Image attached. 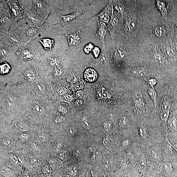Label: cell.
<instances>
[{
  "label": "cell",
  "instance_id": "1f68e13d",
  "mask_svg": "<svg viewBox=\"0 0 177 177\" xmlns=\"http://www.w3.org/2000/svg\"><path fill=\"white\" fill-rule=\"evenodd\" d=\"M92 52L93 55L95 58H97L100 53V49L97 47H94L92 50Z\"/></svg>",
  "mask_w": 177,
  "mask_h": 177
},
{
  "label": "cell",
  "instance_id": "cb8c5ba5",
  "mask_svg": "<svg viewBox=\"0 0 177 177\" xmlns=\"http://www.w3.org/2000/svg\"><path fill=\"white\" fill-rule=\"evenodd\" d=\"M17 127L19 130L22 131H27L29 129L28 126L24 123H19L17 125Z\"/></svg>",
  "mask_w": 177,
  "mask_h": 177
},
{
  "label": "cell",
  "instance_id": "d6986e66",
  "mask_svg": "<svg viewBox=\"0 0 177 177\" xmlns=\"http://www.w3.org/2000/svg\"><path fill=\"white\" fill-rule=\"evenodd\" d=\"M35 111L38 114H44L45 112V109L44 107L39 105H35L33 107Z\"/></svg>",
  "mask_w": 177,
  "mask_h": 177
},
{
  "label": "cell",
  "instance_id": "681fc988",
  "mask_svg": "<svg viewBox=\"0 0 177 177\" xmlns=\"http://www.w3.org/2000/svg\"><path fill=\"white\" fill-rule=\"evenodd\" d=\"M103 143L105 145H106L108 144L109 143V140L108 138L107 137H105L103 139Z\"/></svg>",
  "mask_w": 177,
  "mask_h": 177
},
{
  "label": "cell",
  "instance_id": "f6af8a7d",
  "mask_svg": "<svg viewBox=\"0 0 177 177\" xmlns=\"http://www.w3.org/2000/svg\"><path fill=\"white\" fill-rule=\"evenodd\" d=\"M116 8L119 12H120L122 14H123L124 9L123 6L121 5H118L116 6Z\"/></svg>",
  "mask_w": 177,
  "mask_h": 177
},
{
  "label": "cell",
  "instance_id": "7bdbcfd3",
  "mask_svg": "<svg viewBox=\"0 0 177 177\" xmlns=\"http://www.w3.org/2000/svg\"><path fill=\"white\" fill-rule=\"evenodd\" d=\"M62 147V144L61 142L57 143L55 146V150L57 152H59Z\"/></svg>",
  "mask_w": 177,
  "mask_h": 177
},
{
  "label": "cell",
  "instance_id": "60d3db41",
  "mask_svg": "<svg viewBox=\"0 0 177 177\" xmlns=\"http://www.w3.org/2000/svg\"><path fill=\"white\" fill-rule=\"evenodd\" d=\"M118 19L116 16H113L110 21V23L112 26H114L118 22Z\"/></svg>",
  "mask_w": 177,
  "mask_h": 177
},
{
  "label": "cell",
  "instance_id": "52a82bcc",
  "mask_svg": "<svg viewBox=\"0 0 177 177\" xmlns=\"http://www.w3.org/2000/svg\"><path fill=\"white\" fill-rule=\"evenodd\" d=\"M83 14V12L82 11L79 10L69 14V15L65 16H61L57 15L56 14H55L62 18V23L63 24L67 25L71 22L74 19L82 15Z\"/></svg>",
  "mask_w": 177,
  "mask_h": 177
},
{
  "label": "cell",
  "instance_id": "4fadbf2b",
  "mask_svg": "<svg viewBox=\"0 0 177 177\" xmlns=\"http://www.w3.org/2000/svg\"><path fill=\"white\" fill-rule=\"evenodd\" d=\"M165 33V30L162 26H158L154 30V33L157 37H162Z\"/></svg>",
  "mask_w": 177,
  "mask_h": 177
},
{
  "label": "cell",
  "instance_id": "d4e9b609",
  "mask_svg": "<svg viewBox=\"0 0 177 177\" xmlns=\"http://www.w3.org/2000/svg\"><path fill=\"white\" fill-rule=\"evenodd\" d=\"M100 18L105 22H108L110 20L109 16L106 13L102 12L99 15Z\"/></svg>",
  "mask_w": 177,
  "mask_h": 177
},
{
  "label": "cell",
  "instance_id": "ffe728a7",
  "mask_svg": "<svg viewBox=\"0 0 177 177\" xmlns=\"http://www.w3.org/2000/svg\"><path fill=\"white\" fill-rule=\"evenodd\" d=\"M139 133L142 138H145L147 133V128L144 124H141L139 127Z\"/></svg>",
  "mask_w": 177,
  "mask_h": 177
},
{
  "label": "cell",
  "instance_id": "7a4b0ae2",
  "mask_svg": "<svg viewBox=\"0 0 177 177\" xmlns=\"http://www.w3.org/2000/svg\"><path fill=\"white\" fill-rule=\"evenodd\" d=\"M16 53L22 59H33L39 55V51L32 46L20 47L17 50Z\"/></svg>",
  "mask_w": 177,
  "mask_h": 177
},
{
  "label": "cell",
  "instance_id": "3957f363",
  "mask_svg": "<svg viewBox=\"0 0 177 177\" xmlns=\"http://www.w3.org/2000/svg\"><path fill=\"white\" fill-rule=\"evenodd\" d=\"M64 35L67 39L69 46H77L82 42V39L79 31L75 30L70 34H67L65 33Z\"/></svg>",
  "mask_w": 177,
  "mask_h": 177
},
{
  "label": "cell",
  "instance_id": "484cf974",
  "mask_svg": "<svg viewBox=\"0 0 177 177\" xmlns=\"http://www.w3.org/2000/svg\"><path fill=\"white\" fill-rule=\"evenodd\" d=\"M1 67L2 74L8 73L10 69V67L8 64L6 63L2 64Z\"/></svg>",
  "mask_w": 177,
  "mask_h": 177
},
{
  "label": "cell",
  "instance_id": "7402d4cb",
  "mask_svg": "<svg viewBox=\"0 0 177 177\" xmlns=\"http://www.w3.org/2000/svg\"><path fill=\"white\" fill-rule=\"evenodd\" d=\"M128 119L126 117H123L121 118L119 122V125L121 127H125L128 125Z\"/></svg>",
  "mask_w": 177,
  "mask_h": 177
},
{
  "label": "cell",
  "instance_id": "e0dca14e",
  "mask_svg": "<svg viewBox=\"0 0 177 177\" xmlns=\"http://www.w3.org/2000/svg\"><path fill=\"white\" fill-rule=\"evenodd\" d=\"M1 170V174L5 176H9L12 173V170L5 166H2Z\"/></svg>",
  "mask_w": 177,
  "mask_h": 177
},
{
  "label": "cell",
  "instance_id": "603a6c76",
  "mask_svg": "<svg viewBox=\"0 0 177 177\" xmlns=\"http://www.w3.org/2000/svg\"><path fill=\"white\" fill-rule=\"evenodd\" d=\"M145 80L146 81L148 85L152 88H154L155 86L157 84V81L154 78H148Z\"/></svg>",
  "mask_w": 177,
  "mask_h": 177
},
{
  "label": "cell",
  "instance_id": "bcb514c9",
  "mask_svg": "<svg viewBox=\"0 0 177 177\" xmlns=\"http://www.w3.org/2000/svg\"><path fill=\"white\" fill-rule=\"evenodd\" d=\"M59 111L63 114H66L67 111L64 107L63 106H60L59 108Z\"/></svg>",
  "mask_w": 177,
  "mask_h": 177
},
{
  "label": "cell",
  "instance_id": "9c48e42d",
  "mask_svg": "<svg viewBox=\"0 0 177 177\" xmlns=\"http://www.w3.org/2000/svg\"><path fill=\"white\" fill-rule=\"evenodd\" d=\"M39 30L40 29L37 27L29 28L24 32L25 37L30 40L35 39L39 34Z\"/></svg>",
  "mask_w": 177,
  "mask_h": 177
},
{
  "label": "cell",
  "instance_id": "74e56055",
  "mask_svg": "<svg viewBox=\"0 0 177 177\" xmlns=\"http://www.w3.org/2000/svg\"><path fill=\"white\" fill-rule=\"evenodd\" d=\"M63 99L66 101L71 102L72 101L73 97L70 95H66L63 97Z\"/></svg>",
  "mask_w": 177,
  "mask_h": 177
},
{
  "label": "cell",
  "instance_id": "f546056e",
  "mask_svg": "<svg viewBox=\"0 0 177 177\" xmlns=\"http://www.w3.org/2000/svg\"><path fill=\"white\" fill-rule=\"evenodd\" d=\"M10 22V21L7 17L1 15V23L2 24H9Z\"/></svg>",
  "mask_w": 177,
  "mask_h": 177
},
{
  "label": "cell",
  "instance_id": "7dc6e473",
  "mask_svg": "<svg viewBox=\"0 0 177 177\" xmlns=\"http://www.w3.org/2000/svg\"><path fill=\"white\" fill-rule=\"evenodd\" d=\"M83 95V92L81 91H79L76 93V96L78 98L82 97Z\"/></svg>",
  "mask_w": 177,
  "mask_h": 177
},
{
  "label": "cell",
  "instance_id": "8d00e7d4",
  "mask_svg": "<svg viewBox=\"0 0 177 177\" xmlns=\"http://www.w3.org/2000/svg\"><path fill=\"white\" fill-rule=\"evenodd\" d=\"M11 138L8 137H5L3 139V142L6 145H10L11 143Z\"/></svg>",
  "mask_w": 177,
  "mask_h": 177
},
{
  "label": "cell",
  "instance_id": "ba28073f",
  "mask_svg": "<svg viewBox=\"0 0 177 177\" xmlns=\"http://www.w3.org/2000/svg\"><path fill=\"white\" fill-rule=\"evenodd\" d=\"M84 77L86 81L88 82H94L97 79V73L94 69L91 68H88L85 71Z\"/></svg>",
  "mask_w": 177,
  "mask_h": 177
},
{
  "label": "cell",
  "instance_id": "f35d334b",
  "mask_svg": "<svg viewBox=\"0 0 177 177\" xmlns=\"http://www.w3.org/2000/svg\"><path fill=\"white\" fill-rule=\"evenodd\" d=\"M38 157L35 156L31 157L30 159V161L32 164H36L38 161Z\"/></svg>",
  "mask_w": 177,
  "mask_h": 177
},
{
  "label": "cell",
  "instance_id": "e575fe53",
  "mask_svg": "<svg viewBox=\"0 0 177 177\" xmlns=\"http://www.w3.org/2000/svg\"><path fill=\"white\" fill-rule=\"evenodd\" d=\"M67 91V90L66 88L61 87L59 88L58 93L59 95H63L66 94Z\"/></svg>",
  "mask_w": 177,
  "mask_h": 177
},
{
  "label": "cell",
  "instance_id": "c3c4849f",
  "mask_svg": "<svg viewBox=\"0 0 177 177\" xmlns=\"http://www.w3.org/2000/svg\"><path fill=\"white\" fill-rule=\"evenodd\" d=\"M65 157V154L64 152H60L59 155V157L60 159L63 160L64 159Z\"/></svg>",
  "mask_w": 177,
  "mask_h": 177
},
{
  "label": "cell",
  "instance_id": "ab89813d",
  "mask_svg": "<svg viewBox=\"0 0 177 177\" xmlns=\"http://www.w3.org/2000/svg\"><path fill=\"white\" fill-rule=\"evenodd\" d=\"M139 163V166L141 169H144L146 168V163L145 160L142 159Z\"/></svg>",
  "mask_w": 177,
  "mask_h": 177
},
{
  "label": "cell",
  "instance_id": "4dcf8cb0",
  "mask_svg": "<svg viewBox=\"0 0 177 177\" xmlns=\"http://www.w3.org/2000/svg\"><path fill=\"white\" fill-rule=\"evenodd\" d=\"M169 111H162L161 113V118L163 120L165 121L168 118Z\"/></svg>",
  "mask_w": 177,
  "mask_h": 177
},
{
  "label": "cell",
  "instance_id": "8992f818",
  "mask_svg": "<svg viewBox=\"0 0 177 177\" xmlns=\"http://www.w3.org/2000/svg\"><path fill=\"white\" fill-rule=\"evenodd\" d=\"M133 75L138 78H143L145 80L148 78L150 76L149 72L144 68L135 67L131 70Z\"/></svg>",
  "mask_w": 177,
  "mask_h": 177
},
{
  "label": "cell",
  "instance_id": "4316f807",
  "mask_svg": "<svg viewBox=\"0 0 177 177\" xmlns=\"http://www.w3.org/2000/svg\"><path fill=\"white\" fill-rule=\"evenodd\" d=\"M49 61L51 65L56 66L58 65L59 63L58 60L55 57H48Z\"/></svg>",
  "mask_w": 177,
  "mask_h": 177
},
{
  "label": "cell",
  "instance_id": "30bf717a",
  "mask_svg": "<svg viewBox=\"0 0 177 177\" xmlns=\"http://www.w3.org/2000/svg\"><path fill=\"white\" fill-rule=\"evenodd\" d=\"M39 41L44 46L45 50H51L54 46V41L53 39L46 38L40 39Z\"/></svg>",
  "mask_w": 177,
  "mask_h": 177
},
{
  "label": "cell",
  "instance_id": "f907efd6",
  "mask_svg": "<svg viewBox=\"0 0 177 177\" xmlns=\"http://www.w3.org/2000/svg\"><path fill=\"white\" fill-rule=\"evenodd\" d=\"M102 96L104 98V99H106L108 96V93L107 92L104 91L102 92Z\"/></svg>",
  "mask_w": 177,
  "mask_h": 177
},
{
  "label": "cell",
  "instance_id": "7c38bea8",
  "mask_svg": "<svg viewBox=\"0 0 177 177\" xmlns=\"http://www.w3.org/2000/svg\"><path fill=\"white\" fill-rule=\"evenodd\" d=\"M152 56L153 59L158 64H162L165 62V58L161 54L154 53L153 54Z\"/></svg>",
  "mask_w": 177,
  "mask_h": 177
},
{
  "label": "cell",
  "instance_id": "db71d44e",
  "mask_svg": "<svg viewBox=\"0 0 177 177\" xmlns=\"http://www.w3.org/2000/svg\"><path fill=\"white\" fill-rule=\"evenodd\" d=\"M129 144L128 141L126 140L124 141V142L123 143V145L124 146H126L127 145Z\"/></svg>",
  "mask_w": 177,
  "mask_h": 177
},
{
  "label": "cell",
  "instance_id": "44dd1931",
  "mask_svg": "<svg viewBox=\"0 0 177 177\" xmlns=\"http://www.w3.org/2000/svg\"><path fill=\"white\" fill-rule=\"evenodd\" d=\"M38 136L40 140L42 142H45L48 139V135L45 131L44 130H40L38 133Z\"/></svg>",
  "mask_w": 177,
  "mask_h": 177
},
{
  "label": "cell",
  "instance_id": "ee69618b",
  "mask_svg": "<svg viewBox=\"0 0 177 177\" xmlns=\"http://www.w3.org/2000/svg\"><path fill=\"white\" fill-rule=\"evenodd\" d=\"M8 51L5 48H1V56L3 57L6 55L8 53Z\"/></svg>",
  "mask_w": 177,
  "mask_h": 177
},
{
  "label": "cell",
  "instance_id": "5b68a950",
  "mask_svg": "<svg viewBox=\"0 0 177 177\" xmlns=\"http://www.w3.org/2000/svg\"><path fill=\"white\" fill-rule=\"evenodd\" d=\"M98 26L96 37L98 39L101 40L102 48H105L104 39L107 34V30L106 26L104 23L101 22V21L98 22Z\"/></svg>",
  "mask_w": 177,
  "mask_h": 177
},
{
  "label": "cell",
  "instance_id": "8fae6325",
  "mask_svg": "<svg viewBox=\"0 0 177 177\" xmlns=\"http://www.w3.org/2000/svg\"><path fill=\"white\" fill-rule=\"evenodd\" d=\"M148 93L154 103L155 108H156L157 105V94L155 88L150 87L149 86V89L148 90Z\"/></svg>",
  "mask_w": 177,
  "mask_h": 177
},
{
  "label": "cell",
  "instance_id": "9a60e30c",
  "mask_svg": "<svg viewBox=\"0 0 177 177\" xmlns=\"http://www.w3.org/2000/svg\"><path fill=\"white\" fill-rule=\"evenodd\" d=\"M25 77L30 81H33L35 79V76L34 71L31 69L26 70L24 73Z\"/></svg>",
  "mask_w": 177,
  "mask_h": 177
},
{
  "label": "cell",
  "instance_id": "816d5d0a",
  "mask_svg": "<svg viewBox=\"0 0 177 177\" xmlns=\"http://www.w3.org/2000/svg\"><path fill=\"white\" fill-rule=\"evenodd\" d=\"M28 135L26 134H23L22 135L20 136V137L23 140H26L28 138Z\"/></svg>",
  "mask_w": 177,
  "mask_h": 177
},
{
  "label": "cell",
  "instance_id": "6da1fadb",
  "mask_svg": "<svg viewBox=\"0 0 177 177\" xmlns=\"http://www.w3.org/2000/svg\"><path fill=\"white\" fill-rule=\"evenodd\" d=\"M133 107L137 114L149 111V109L146 105L142 92L140 90H135L133 97Z\"/></svg>",
  "mask_w": 177,
  "mask_h": 177
},
{
  "label": "cell",
  "instance_id": "5bb4252c",
  "mask_svg": "<svg viewBox=\"0 0 177 177\" xmlns=\"http://www.w3.org/2000/svg\"><path fill=\"white\" fill-rule=\"evenodd\" d=\"M135 26V23L132 19L130 18H129L126 22L125 26V29L126 32L130 31L131 30L133 29Z\"/></svg>",
  "mask_w": 177,
  "mask_h": 177
},
{
  "label": "cell",
  "instance_id": "f1b7e54d",
  "mask_svg": "<svg viewBox=\"0 0 177 177\" xmlns=\"http://www.w3.org/2000/svg\"><path fill=\"white\" fill-rule=\"evenodd\" d=\"M104 128L105 130L109 131L112 128V123L111 121H107L104 123Z\"/></svg>",
  "mask_w": 177,
  "mask_h": 177
},
{
  "label": "cell",
  "instance_id": "277c9868",
  "mask_svg": "<svg viewBox=\"0 0 177 177\" xmlns=\"http://www.w3.org/2000/svg\"><path fill=\"white\" fill-rule=\"evenodd\" d=\"M9 4L13 18L16 21L20 20L22 16V10L20 4L17 1H9Z\"/></svg>",
  "mask_w": 177,
  "mask_h": 177
},
{
  "label": "cell",
  "instance_id": "ac0fdd59",
  "mask_svg": "<svg viewBox=\"0 0 177 177\" xmlns=\"http://www.w3.org/2000/svg\"><path fill=\"white\" fill-rule=\"evenodd\" d=\"M161 108L162 111H169L170 104L168 100L165 99H163L161 104Z\"/></svg>",
  "mask_w": 177,
  "mask_h": 177
},
{
  "label": "cell",
  "instance_id": "83f0119b",
  "mask_svg": "<svg viewBox=\"0 0 177 177\" xmlns=\"http://www.w3.org/2000/svg\"><path fill=\"white\" fill-rule=\"evenodd\" d=\"M94 47V45L92 44H87L84 48V52L86 53L89 54L92 51Z\"/></svg>",
  "mask_w": 177,
  "mask_h": 177
},
{
  "label": "cell",
  "instance_id": "2e32d148",
  "mask_svg": "<svg viewBox=\"0 0 177 177\" xmlns=\"http://www.w3.org/2000/svg\"><path fill=\"white\" fill-rule=\"evenodd\" d=\"M177 121L176 118H170L168 121V126L169 129L171 131L175 130L176 128Z\"/></svg>",
  "mask_w": 177,
  "mask_h": 177
},
{
  "label": "cell",
  "instance_id": "836d02e7",
  "mask_svg": "<svg viewBox=\"0 0 177 177\" xmlns=\"http://www.w3.org/2000/svg\"><path fill=\"white\" fill-rule=\"evenodd\" d=\"M65 120V118L61 115H59L57 116L55 119V122L57 123H62Z\"/></svg>",
  "mask_w": 177,
  "mask_h": 177
},
{
  "label": "cell",
  "instance_id": "d6a6232c",
  "mask_svg": "<svg viewBox=\"0 0 177 177\" xmlns=\"http://www.w3.org/2000/svg\"><path fill=\"white\" fill-rule=\"evenodd\" d=\"M11 161L13 165L15 166H17L19 164L18 159L16 156H12L10 158Z\"/></svg>",
  "mask_w": 177,
  "mask_h": 177
},
{
  "label": "cell",
  "instance_id": "f5cc1de1",
  "mask_svg": "<svg viewBox=\"0 0 177 177\" xmlns=\"http://www.w3.org/2000/svg\"><path fill=\"white\" fill-rule=\"evenodd\" d=\"M82 104V101L81 100H78V101H76V105H78V106H81V105Z\"/></svg>",
  "mask_w": 177,
  "mask_h": 177
},
{
  "label": "cell",
  "instance_id": "b9f144b4",
  "mask_svg": "<svg viewBox=\"0 0 177 177\" xmlns=\"http://www.w3.org/2000/svg\"><path fill=\"white\" fill-rule=\"evenodd\" d=\"M98 159V155L96 152H94L93 153L91 157V159L93 162L97 161Z\"/></svg>",
  "mask_w": 177,
  "mask_h": 177
},
{
  "label": "cell",
  "instance_id": "d590c367",
  "mask_svg": "<svg viewBox=\"0 0 177 177\" xmlns=\"http://www.w3.org/2000/svg\"><path fill=\"white\" fill-rule=\"evenodd\" d=\"M69 173L71 175H75L77 173V170L76 167H72L68 170Z\"/></svg>",
  "mask_w": 177,
  "mask_h": 177
}]
</instances>
